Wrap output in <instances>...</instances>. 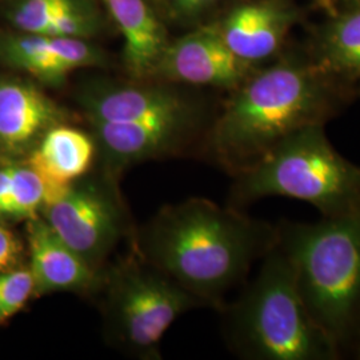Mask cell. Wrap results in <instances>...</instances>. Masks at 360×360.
I'll list each match as a JSON object with an SVG mask.
<instances>
[{
  "label": "cell",
  "instance_id": "52a82bcc",
  "mask_svg": "<svg viewBox=\"0 0 360 360\" xmlns=\"http://www.w3.org/2000/svg\"><path fill=\"white\" fill-rule=\"evenodd\" d=\"M46 223L98 271L115 245L122 217L112 196L92 183L75 181L41 207Z\"/></svg>",
  "mask_w": 360,
  "mask_h": 360
},
{
  "label": "cell",
  "instance_id": "9a60e30c",
  "mask_svg": "<svg viewBox=\"0 0 360 360\" xmlns=\"http://www.w3.org/2000/svg\"><path fill=\"white\" fill-rule=\"evenodd\" d=\"M60 119V110L34 86L0 82V146L4 148L26 147Z\"/></svg>",
  "mask_w": 360,
  "mask_h": 360
},
{
  "label": "cell",
  "instance_id": "5b68a950",
  "mask_svg": "<svg viewBox=\"0 0 360 360\" xmlns=\"http://www.w3.org/2000/svg\"><path fill=\"white\" fill-rule=\"evenodd\" d=\"M283 196L315 207L322 218L360 212V166L340 154L326 126L299 129L269 154L235 176L231 206L242 210L257 200Z\"/></svg>",
  "mask_w": 360,
  "mask_h": 360
},
{
  "label": "cell",
  "instance_id": "8fae6325",
  "mask_svg": "<svg viewBox=\"0 0 360 360\" xmlns=\"http://www.w3.org/2000/svg\"><path fill=\"white\" fill-rule=\"evenodd\" d=\"M110 165L124 166L162 153L176 151L193 131L191 119L138 123H92Z\"/></svg>",
  "mask_w": 360,
  "mask_h": 360
},
{
  "label": "cell",
  "instance_id": "d6986e66",
  "mask_svg": "<svg viewBox=\"0 0 360 360\" xmlns=\"http://www.w3.org/2000/svg\"><path fill=\"white\" fill-rule=\"evenodd\" d=\"M72 4V0H23L13 13V23L27 34L47 35L52 22Z\"/></svg>",
  "mask_w": 360,
  "mask_h": 360
},
{
  "label": "cell",
  "instance_id": "484cf974",
  "mask_svg": "<svg viewBox=\"0 0 360 360\" xmlns=\"http://www.w3.org/2000/svg\"><path fill=\"white\" fill-rule=\"evenodd\" d=\"M211 1H215V0H196V4H198V8H200V7H203V6H206L208 3H211Z\"/></svg>",
  "mask_w": 360,
  "mask_h": 360
},
{
  "label": "cell",
  "instance_id": "7a4b0ae2",
  "mask_svg": "<svg viewBox=\"0 0 360 360\" xmlns=\"http://www.w3.org/2000/svg\"><path fill=\"white\" fill-rule=\"evenodd\" d=\"M276 240V224L235 207L190 199L160 211L146 229L142 247L155 269L203 306L221 309L227 292L245 282Z\"/></svg>",
  "mask_w": 360,
  "mask_h": 360
},
{
  "label": "cell",
  "instance_id": "3957f363",
  "mask_svg": "<svg viewBox=\"0 0 360 360\" xmlns=\"http://www.w3.org/2000/svg\"><path fill=\"white\" fill-rule=\"evenodd\" d=\"M276 247L311 318L340 358L360 345V212L315 223L282 219Z\"/></svg>",
  "mask_w": 360,
  "mask_h": 360
},
{
  "label": "cell",
  "instance_id": "7c38bea8",
  "mask_svg": "<svg viewBox=\"0 0 360 360\" xmlns=\"http://www.w3.org/2000/svg\"><path fill=\"white\" fill-rule=\"evenodd\" d=\"M92 123H138L162 119L195 120L191 104L171 91L147 87H116L86 99Z\"/></svg>",
  "mask_w": 360,
  "mask_h": 360
},
{
  "label": "cell",
  "instance_id": "30bf717a",
  "mask_svg": "<svg viewBox=\"0 0 360 360\" xmlns=\"http://www.w3.org/2000/svg\"><path fill=\"white\" fill-rule=\"evenodd\" d=\"M28 247L35 295L84 291L95 283L96 271L65 245L44 219H31Z\"/></svg>",
  "mask_w": 360,
  "mask_h": 360
},
{
  "label": "cell",
  "instance_id": "6da1fadb",
  "mask_svg": "<svg viewBox=\"0 0 360 360\" xmlns=\"http://www.w3.org/2000/svg\"><path fill=\"white\" fill-rule=\"evenodd\" d=\"M304 50L284 51L233 89L207 138V153L235 176L299 129L326 126L359 98Z\"/></svg>",
  "mask_w": 360,
  "mask_h": 360
},
{
  "label": "cell",
  "instance_id": "e0dca14e",
  "mask_svg": "<svg viewBox=\"0 0 360 360\" xmlns=\"http://www.w3.org/2000/svg\"><path fill=\"white\" fill-rule=\"evenodd\" d=\"M124 38V59L135 74L150 71L160 60L163 35L144 0H104Z\"/></svg>",
  "mask_w": 360,
  "mask_h": 360
},
{
  "label": "cell",
  "instance_id": "cb8c5ba5",
  "mask_svg": "<svg viewBox=\"0 0 360 360\" xmlns=\"http://www.w3.org/2000/svg\"><path fill=\"white\" fill-rule=\"evenodd\" d=\"M176 3L184 11H193L198 10V4L196 0H176Z\"/></svg>",
  "mask_w": 360,
  "mask_h": 360
},
{
  "label": "cell",
  "instance_id": "4316f807",
  "mask_svg": "<svg viewBox=\"0 0 360 360\" xmlns=\"http://www.w3.org/2000/svg\"><path fill=\"white\" fill-rule=\"evenodd\" d=\"M354 358H355V359L360 360V345H359V347L356 348V351H355V354H354Z\"/></svg>",
  "mask_w": 360,
  "mask_h": 360
},
{
  "label": "cell",
  "instance_id": "277c9868",
  "mask_svg": "<svg viewBox=\"0 0 360 360\" xmlns=\"http://www.w3.org/2000/svg\"><path fill=\"white\" fill-rule=\"evenodd\" d=\"M220 309L227 343L243 359H342L311 318L276 245L262 259L257 276L245 283L238 299Z\"/></svg>",
  "mask_w": 360,
  "mask_h": 360
},
{
  "label": "cell",
  "instance_id": "8992f818",
  "mask_svg": "<svg viewBox=\"0 0 360 360\" xmlns=\"http://www.w3.org/2000/svg\"><path fill=\"white\" fill-rule=\"evenodd\" d=\"M107 302L112 333L124 346L142 354L158 347L181 314L203 306L162 271L135 264L116 271Z\"/></svg>",
  "mask_w": 360,
  "mask_h": 360
},
{
  "label": "cell",
  "instance_id": "7402d4cb",
  "mask_svg": "<svg viewBox=\"0 0 360 360\" xmlns=\"http://www.w3.org/2000/svg\"><path fill=\"white\" fill-rule=\"evenodd\" d=\"M13 167L0 168V215L8 202L13 187Z\"/></svg>",
  "mask_w": 360,
  "mask_h": 360
},
{
  "label": "cell",
  "instance_id": "2e32d148",
  "mask_svg": "<svg viewBox=\"0 0 360 360\" xmlns=\"http://www.w3.org/2000/svg\"><path fill=\"white\" fill-rule=\"evenodd\" d=\"M323 71L345 83L360 86V6L339 7L318 27L304 49Z\"/></svg>",
  "mask_w": 360,
  "mask_h": 360
},
{
  "label": "cell",
  "instance_id": "9c48e42d",
  "mask_svg": "<svg viewBox=\"0 0 360 360\" xmlns=\"http://www.w3.org/2000/svg\"><path fill=\"white\" fill-rule=\"evenodd\" d=\"M302 13L291 0H254L231 10L219 25L227 47L250 65L274 60Z\"/></svg>",
  "mask_w": 360,
  "mask_h": 360
},
{
  "label": "cell",
  "instance_id": "603a6c76",
  "mask_svg": "<svg viewBox=\"0 0 360 360\" xmlns=\"http://www.w3.org/2000/svg\"><path fill=\"white\" fill-rule=\"evenodd\" d=\"M318 7L327 13V16H331L338 11V6L335 3V0H315Z\"/></svg>",
  "mask_w": 360,
  "mask_h": 360
},
{
  "label": "cell",
  "instance_id": "44dd1931",
  "mask_svg": "<svg viewBox=\"0 0 360 360\" xmlns=\"http://www.w3.org/2000/svg\"><path fill=\"white\" fill-rule=\"evenodd\" d=\"M22 245L13 232L0 226V272L10 270L18 262Z\"/></svg>",
  "mask_w": 360,
  "mask_h": 360
},
{
  "label": "cell",
  "instance_id": "d4e9b609",
  "mask_svg": "<svg viewBox=\"0 0 360 360\" xmlns=\"http://www.w3.org/2000/svg\"><path fill=\"white\" fill-rule=\"evenodd\" d=\"M338 8L339 7H356L360 6V0H335Z\"/></svg>",
  "mask_w": 360,
  "mask_h": 360
},
{
  "label": "cell",
  "instance_id": "83f0119b",
  "mask_svg": "<svg viewBox=\"0 0 360 360\" xmlns=\"http://www.w3.org/2000/svg\"><path fill=\"white\" fill-rule=\"evenodd\" d=\"M358 95H359V96H360V86H359V89H358Z\"/></svg>",
  "mask_w": 360,
  "mask_h": 360
},
{
  "label": "cell",
  "instance_id": "4fadbf2b",
  "mask_svg": "<svg viewBox=\"0 0 360 360\" xmlns=\"http://www.w3.org/2000/svg\"><path fill=\"white\" fill-rule=\"evenodd\" d=\"M6 55L15 67L47 83H59L70 72L95 65L99 59L95 50L80 38L34 34L10 40Z\"/></svg>",
  "mask_w": 360,
  "mask_h": 360
},
{
  "label": "cell",
  "instance_id": "ffe728a7",
  "mask_svg": "<svg viewBox=\"0 0 360 360\" xmlns=\"http://www.w3.org/2000/svg\"><path fill=\"white\" fill-rule=\"evenodd\" d=\"M35 295V281L28 270L0 272V323L8 321Z\"/></svg>",
  "mask_w": 360,
  "mask_h": 360
},
{
  "label": "cell",
  "instance_id": "ba28073f",
  "mask_svg": "<svg viewBox=\"0 0 360 360\" xmlns=\"http://www.w3.org/2000/svg\"><path fill=\"white\" fill-rule=\"evenodd\" d=\"M156 65L165 77L175 82L231 90L257 68L227 47L217 26L179 39L163 52Z\"/></svg>",
  "mask_w": 360,
  "mask_h": 360
},
{
  "label": "cell",
  "instance_id": "ac0fdd59",
  "mask_svg": "<svg viewBox=\"0 0 360 360\" xmlns=\"http://www.w3.org/2000/svg\"><path fill=\"white\" fill-rule=\"evenodd\" d=\"M50 195L49 186L37 171L30 166L13 167L11 193L1 215L34 219Z\"/></svg>",
  "mask_w": 360,
  "mask_h": 360
},
{
  "label": "cell",
  "instance_id": "5bb4252c",
  "mask_svg": "<svg viewBox=\"0 0 360 360\" xmlns=\"http://www.w3.org/2000/svg\"><path fill=\"white\" fill-rule=\"evenodd\" d=\"M94 154L92 139L80 129L59 124L47 129L28 163L50 188L47 202L90 169Z\"/></svg>",
  "mask_w": 360,
  "mask_h": 360
}]
</instances>
